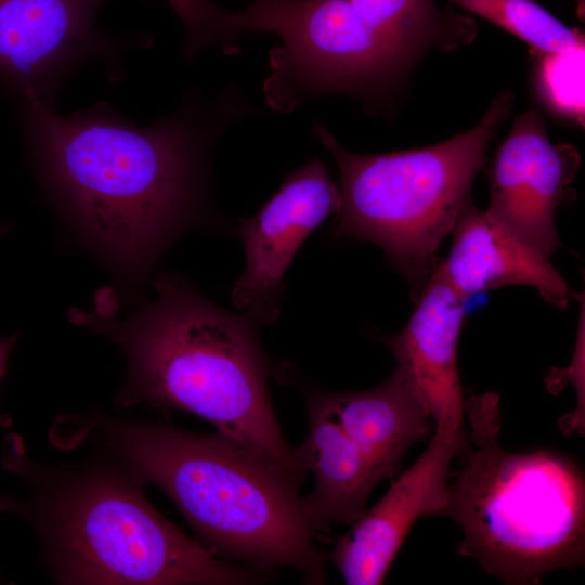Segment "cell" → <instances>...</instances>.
<instances>
[{"label": "cell", "mask_w": 585, "mask_h": 585, "mask_svg": "<svg viewBox=\"0 0 585 585\" xmlns=\"http://www.w3.org/2000/svg\"><path fill=\"white\" fill-rule=\"evenodd\" d=\"M22 104L39 176L118 269L141 273L195 221L217 134L197 109L140 127L102 102L69 115L50 103Z\"/></svg>", "instance_id": "1"}, {"label": "cell", "mask_w": 585, "mask_h": 585, "mask_svg": "<svg viewBox=\"0 0 585 585\" xmlns=\"http://www.w3.org/2000/svg\"><path fill=\"white\" fill-rule=\"evenodd\" d=\"M155 289L157 298L127 317L109 287L95 294L90 311L68 313L74 324L107 336L127 359L115 408L194 414L301 484L307 472L271 404V364L259 342V323L219 308L176 274L158 277Z\"/></svg>", "instance_id": "2"}, {"label": "cell", "mask_w": 585, "mask_h": 585, "mask_svg": "<svg viewBox=\"0 0 585 585\" xmlns=\"http://www.w3.org/2000/svg\"><path fill=\"white\" fill-rule=\"evenodd\" d=\"M52 437L56 445L90 443L126 463L165 492L221 558L259 573L290 568L309 584L325 581L301 484L235 441L99 411L60 417Z\"/></svg>", "instance_id": "3"}, {"label": "cell", "mask_w": 585, "mask_h": 585, "mask_svg": "<svg viewBox=\"0 0 585 585\" xmlns=\"http://www.w3.org/2000/svg\"><path fill=\"white\" fill-rule=\"evenodd\" d=\"M2 468L28 494L0 496V514L27 522L56 584L242 585L260 573L225 560L190 537L147 499L144 481L126 463L96 448L75 463L46 464L23 438L3 440Z\"/></svg>", "instance_id": "4"}, {"label": "cell", "mask_w": 585, "mask_h": 585, "mask_svg": "<svg viewBox=\"0 0 585 585\" xmlns=\"http://www.w3.org/2000/svg\"><path fill=\"white\" fill-rule=\"evenodd\" d=\"M469 430L457 454L444 517L460 529L459 556L509 585H535L556 570L584 564L585 477L549 448L505 450L494 392L465 401Z\"/></svg>", "instance_id": "5"}, {"label": "cell", "mask_w": 585, "mask_h": 585, "mask_svg": "<svg viewBox=\"0 0 585 585\" xmlns=\"http://www.w3.org/2000/svg\"><path fill=\"white\" fill-rule=\"evenodd\" d=\"M512 104V93L500 92L471 129L434 145L386 154L349 152L323 123L315 125L314 134L340 176L333 235L379 246L417 299L442 239L471 202L489 143Z\"/></svg>", "instance_id": "6"}, {"label": "cell", "mask_w": 585, "mask_h": 585, "mask_svg": "<svg viewBox=\"0 0 585 585\" xmlns=\"http://www.w3.org/2000/svg\"><path fill=\"white\" fill-rule=\"evenodd\" d=\"M231 21L280 39L263 94L281 113L327 93L379 94L411 65L349 0H249Z\"/></svg>", "instance_id": "7"}, {"label": "cell", "mask_w": 585, "mask_h": 585, "mask_svg": "<svg viewBox=\"0 0 585 585\" xmlns=\"http://www.w3.org/2000/svg\"><path fill=\"white\" fill-rule=\"evenodd\" d=\"M107 0H0V81L22 103L53 104L82 65L117 56L95 16Z\"/></svg>", "instance_id": "8"}, {"label": "cell", "mask_w": 585, "mask_h": 585, "mask_svg": "<svg viewBox=\"0 0 585 585\" xmlns=\"http://www.w3.org/2000/svg\"><path fill=\"white\" fill-rule=\"evenodd\" d=\"M465 428L446 418L437 421L418 458L336 542L329 558L346 584H382L415 522L425 516H444L451 465L461 447Z\"/></svg>", "instance_id": "9"}, {"label": "cell", "mask_w": 585, "mask_h": 585, "mask_svg": "<svg viewBox=\"0 0 585 585\" xmlns=\"http://www.w3.org/2000/svg\"><path fill=\"white\" fill-rule=\"evenodd\" d=\"M340 206V188L321 159L289 173L255 216L240 220L246 262L232 290L234 306L259 324L276 320L285 272L308 236Z\"/></svg>", "instance_id": "10"}, {"label": "cell", "mask_w": 585, "mask_h": 585, "mask_svg": "<svg viewBox=\"0 0 585 585\" xmlns=\"http://www.w3.org/2000/svg\"><path fill=\"white\" fill-rule=\"evenodd\" d=\"M580 161L573 144L550 142L535 110L517 116L491 168L486 213L549 258L561 245L556 210L566 198Z\"/></svg>", "instance_id": "11"}, {"label": "cell", "mask_w": 585, "mask_h": 585, "mask_svg": "<svg viewBox=\"0 0 585 585\" xmlns=\"http://www.w3.org/2000/svg\"><path fill=\"white\" fill-rule=\"evenodd\" d=\"M464 299L435 265L405 326L386 338L400 368L422 395L434 424H465L466 396L458 367Z\"/></svg>", "instance_id": "12"}, {"label": "cell", "mask_w": 585, "mask_h": 585, "mask_svg": "<svg viewBox=\"0 0 585 585\" xmlns=\"http://www.w3.org/2000/svg\"><path fill=\"white\" fill-rule=\"evenodd\" d=\"M452 246L441 269L465 300L508 285L536 289L549 304L564 310L572 291L549 258L497 224L470 202L452 229Z\"/></svg>", "instance_id": "13"}, {"label": "cell", "mask_w": 585, "mask_h": 585, "mask_svg": "<svg viewBox=\"0 0 585 585\" xmlns=\"http://www.w3.org/2000/svg\"><path fill=\"white\" fill-rule=\"evenodd\" d=\"M312 391L366 455L381 481L396 476L411 447L434 429L428 404L398 367L372 389Z\"/></svg>", "instance_id": "14"}, {"label": "cell", "mask_w": 585, "mask_h": 585, "mask_svg": "<svg viewBox=\"0 0 585 585\" xmlns=\"http://www.w3.org/2000/svg\"><path fill=\"white\" fill-rule=\"evenodd\" d=\"M309 429L297 458L314 478L312 493L302 498L317 529L352 524L366 510V502L381 481L374 466L340 424L308 391Z\"/></svg>", "instance_id": "15"}, {"label": "cell", "mask_w": 585, "mask_h": 585, "mask_svg": "<svg viewBox=\"0 0 585 585\" xmlns=\"http://www.w3.org/2000/svg\"><path fill=\"white\" fill-rule=\"evenodd\" d=\"M349 1L375 32L411 63L428 48H459L476 36L470 17L443 11L435 0Z\"/></svg>", "instance_id": "16"}, {"label": "cell", "mask_w": 585, "mask_h": 585, "mask_svg": "<svg viewBox=\"0 0 585 585\" xmlns=\"http://www.w3.org/2000/svg\"><path fill=\"white\" fill-rule=\"evenodd\" d=\"M526 42L532 51L562 52L584 46V36L533 0H450Z\"/></svg>", "instance_id": "17"}, {"label": "cell", "mask_w": 585, "mask_h": 585, "mask_svg": "<svg viewBox=\"0 0 585 585\" xmlns=\"http://www.w3.org/2000/svg\"><path fill=\"white\" fill-rule=\"evenodd\" d=\"M534 80L543 103L557 115L584 123V46L562 52H538Z\"/></svg>", "instance_id": "18"}, {"label": "cell", "mask_w": 585, "mask_h": 585, "mask_svg": "<svg viewBox=\"0 0 585 585\" xmlns=\"http://www.w3.org/2000/svg\"><path fill=\"white\" fill-rule=\"evenodd\" d=\"M186 29L183 55L194 58L202 50L218 47L226 55L240 53L243 32L231 21V13L210 0H166Z\"/></svg>", "instance_id": "19"}, {"label": "cell", "mask_w": 585, "mask_h": 585, "mask_svg": "<svg viewBox=\"0 0 585 585\" xmlns=\"http://www.w3.org/2000/svg\"><path fill=\"white\" fill-rule=\"evenodd\" d=\"M17 339V334L0 338V380L5 374L11 351L15 346ZM10 422L11 419L8 416L0 415V426H9Z\"/></svg>", "instance_id": "20"}, {"label": "cell", "mask_w": 585, "mask_h": 585, "mask_svg": "<svg viewBox=\"0 0 585 585\" xmlns=\"http://www.w3.org/2000/svg\"><path fill=\"white\" fill-rule=\"evenodd\" d=\"M575 3H576V10H577V13H578V16L583 17L584 15V6H585V0H574Z\"/></svg>", "instance_id": "21"}, {"label": "cell", "mask_w": 585, "mask_h": 585, "mask_svg": "<svg viewBox=\"0 0 585 585\" xmlns=\"http://www.w3.org/2000/svg\"><path fill=\"white\" fill-rule=\"evenodd\" d=\"M8 230L6 225H0V236Z\"/></svg>", "instance_id": "22"}]
</instances>
